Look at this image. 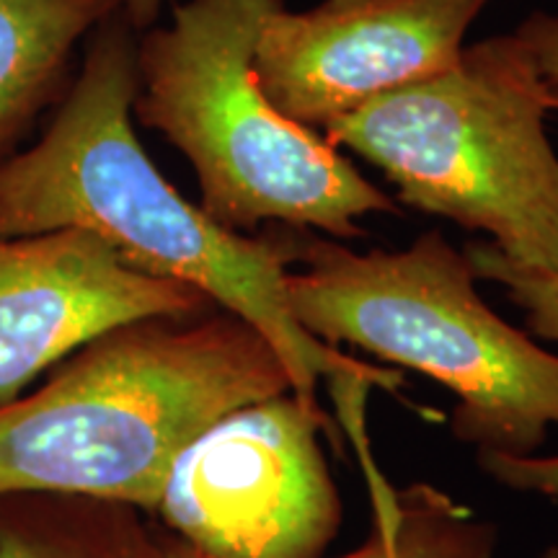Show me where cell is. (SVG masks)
I'll return each instance as SVG.
<instances>
[{
    "label": "cell",
    "instance_id": "obj_1",
    "mask_svg": "<svg viewBox=\"0 0 558 558\" xmlns=\"http://www.w3.org/2000/svg\"><path fill=\"white\" fill-rule=\"evenodd\" d=\"M137 34L122 13L101 21L41 137L0 163V235L88 230L132 269L190 284L259 329L288 365L292 393L308 403H318L320 378L399 393L401 373L339 352L298 324L284 233L254 239L222 228L156 169L132 124Z\"/></svg>",
    "mask_w": 558,
    "mask_h": 558
},
{
    "label": "cell",
    "instance_id": "obj_2",
    "mask_svg": "<svg viewBox=\"0 0 558 558\" xmlns=\"http://www.w3.org/2000/svg\"><path fill=\"white\" fill-rule=\"evenodd\" d=\"M290 390L269 339L228 311L122 324L0 401V497L73 494L153 514L209 424Z\"/></svg>",
    "mask_w": 558,
    "mask_h": 558
},
{
    "label": "cell",
    "instance_id": "obj_3",
    "mask_svg": "<svg viewBox=\"0 0 558 558\" xmlns=\"http://www.w3.org/2000/svg\"><path fill=\"white\" fill-rule=\"evenodd\" d=\"M292 316L324 344H347L427 375L456 396L450 427L478 452L535 456L558 427V354L507 324L439 230L409 248L360 254L284 233Z\"/></svg>",
    "mask_w": 558,
    "mask_h": 558
},
{
    "label": "cell",
    "instance_id": "obj_4",
    "mask_svg": "<svg viewBox=\"0 0 558 558\" xmlns=\"http://www.w3.org/2000/svg\"><path fill=\"white\" fill-rule=\"evenodd\" d=\"M282 0H184L169 26L137 34L132 117L181 150L199 207L235 233L282 222L360 239V218L396 213L316 130L271 107L254 73L264 21Z\"/></svg>",
    "mask_w": 558,
    "mask_h": 558
},
{
    "label": "cell",
    "instance_id": "obj_5",
    "mask_svg": "<svg viewBox=\"0 0 558 558\" xmlns=\"http://www.w3.org/2000/svg\"><path fill=\"white\" fill-rule=\"evenodd\" d=\"M548 86L507 37L463 47L456 65L324 128L386 173L401 205L481 230L507 259L558 271V156Z\"/></svg>",
    "mask_w": 558,
    "mask_h": 558
},
{
    "label": "cell",
    "instance_id": "obj_6",
    "mask_svg": "<svg viewBox=\"0 0 558 558\" xmlns=\"http://www.w3.org/2000/svg\"><path fill=\"white\" fill-rule=\"evenodd\" d=\"M333 432L292 390L230 411L173 460L150 518L215 558H320L344 514L320 448Z\"/></svg>",
    "mask_w": 558,
    "mask_h": 558
},
{
    "label": "cell",
    "instance_id": "obj_7",
    "mask_svg": "<svg viewBox=\"0 0 558 558\" xmlns=\"http://www.w3.org/2000/svg\"><path fill=\"white\" fill-rule=\"evenodd\" d=\"M492 0H324L269 13L254 73L271 107L329 128L369 101L442 73Z\"/></svg>",
    "mask_w": 558,
    "mask_h": 558
},
{
    "label": "cell",
    "instance_id": "obj_8",
    "mask_svg": "<svg viewBox=\"0 0 558 558\" xmlns=\"http://www.w3.org/2000/svg\"><path fill=\"white\" fill-rule=\"evenodd\" d=\"M209 308L199 290L132 269L88 230L0 235V401L109 329Z\"/></svg>",
    "mask_w": 558,
    "mask_h": 558
},
{
    "label": "cell",
    "instance_id": "obj_9",
    "mask_svg": "<svg viewBox=\"0 0 558 558\" xmlns=\"http://www.w3.org/2000/svg\"><path fill=\"white\" fill-rule=\"evenodd\" d=\"M120 0H0V163L68 94L75 52Z\"/></svg>",
    "mask_w": 558,
    "mask_h": 558
},
{
    "label": "cell",
    "instance_id": "obj_10",
    "mask_svg": "<svg viewBox=\"0 0 558 558\" xmlns=\"http://www.w3.org/2000/svg\"><path fill=\"white\" fill-rule=\"evenodd\" d=\"M362 414L365 399L349 401L337 409V422L357 442L373 494V533L365 546L341 558H494L499 543L494 522L478 520L469 507L432 484H411L407 488L388 484L369 452ZM158 530L169 558H215L166 533L160 525Z\"/></svg>",
    "mask_w": 558,
    "mask_h": 558
},
{
    "label": "cell",
    "instance_id": "obj_11",
    "mask_svg": "<svg viewBox=\"0 0 558 558\" xmlns=\"http://www.w3.org/2000/svg\"><path fill=\"white\" fill-rule=\"evenodd\" d=\"M0 558H169L150 514L73 494L0 497Z\"/></svg>",
    "mask_w": 558,
    "mask_h": 558
},
{
    "label": "cell",
    "instance_id": "obj_12",
    "mask_svg": "<svg viewBox=\"0 0 558 558\" xmlns=\"http://www.w3.org/2000/svg\"><path fill=\"white\" fill-rule=\"evenodd\" d=\"M465 256L476 279L501 284L509 300L525 311L530 333L558 341V271L514 264L492 241L469 243Z\"/></svg>",
    "mask_w": 558,
    "mask_h": 558
},
{
    "label": "cell",
    "instance_id": "obj_13",
    "mask_svg": "<svg viewBox=\"0 0 558 558\" xmlns=\"http://www.w3.org/2000/svg\"><path fill=\"white\" fill-rule=\"evenodd\" d=\"M478 465L501 486L558 499V456H501L478 452Z\"/></svg>",
    "mask_w": 558,
    "mask_h": 558
},
{
    "label": "cell",
    "instance_id": "obj_14",
    "mask_svg": "<svg viewBox=\"0 0 558 558\" xmlns=\"http://www.w3.org/2000/svg\"><path fill=\"white\" fill-rule=\"evenodd\" d=\"M548 88H558V13H533L514 32Z\"/></svg>",
    "mask_w": 558,
    "mask_h": 558
},
{
    "label": "cell",
    "instance_id": "obj_15",
    "mask_svg": "<svg viewBox=\"0 0 558 558\" xmlns=\"http://www.w3.org/2000/svg\"><path fill=\"white\" fill-rule=\"evenodd\" d=\"M160 9H163V0H120V13L135 32L156 26Z\"/></svg>",
    "mask_w": 558,
    "mask_h": 558
},
{
    "label": "cell",
    "instance_id": "obj_16",
    "mask_svg": "<svg viewBox=\"0 0 558 558\" xmlns=\"http://www.w3.org/2000/svg\"><path fill=\"white\" fill-rule=\"evenodd\" d=\"M548 101H550V111H558V88L548 90Z\"/></svg>",
    "mask_w": 558,
    "mask_h": 558
},
{
    "label": "cell",
    "instance_id": "obj_17",
    "mask_svg": "<svg viewBox=\"0 0 558 558\" xmlns=\"http://www.w3.org/2000/svg\"><path fill=\"white\" fill-rule=\"evenodd\" d=\"M543 558H558V546H548V550L543 554Z\"/></svg>",
    "mask_w": 558,
    "mask_h": 558
}]
</instances>
